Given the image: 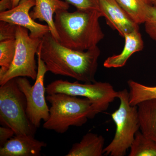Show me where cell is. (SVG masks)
<instances>
[{
	"mask_svg": "<svg viewBox=\"0 0 156 156\" xmlns=\"http://www.w3.org/2000/svg\"><path fill=\"white\" fill-rule=\"evenodd\" d=\"M26 98L18 87L16 78L0 87V122L11 128L15 135L34 136L37 128L27 114Z\"/></svg>",
	"mask_w": 156,
	"mask_h": 156,
	"instance_id": "cell-4",
	"label": "cell"
},
{
	"mask_svg": "<svg viewBox=\"0 0 156 156\" xmlns=\"http://www.w3.org/2000/svg\"><path fill=\"white\" fill-rule=\"evenodd\" d=\"M28 29L17 26L15 56L11 66L0 76V86L19 77L30 78L36 80L37 75V55L42 39L31 37Z\"/></svg>",
	"mask_w": 156,
	"mask_h": 156,
	"instance_id": "cell-6",
	"label": "cell"
},
{
	"mask_svg": "<svg viewBox=\"0 0 156 156\" xmlns=\"http://www.w3.org/2000/svg\"><path fill=\"white\" fill-rule=\"evenodd\" d=\"M146 33L156 42V8L151 6L146 20L144 22Z\"/></svg>",
	"mask_w": 156,
	"mask_h": 156,
	"instance_id": "cell-21",
	"label": "cell"
},
{
	"mask_svg": "<svg viewBox=\"0 0 156 156\" xmlns=\"http://www.w3.org/2000/svg\"><path fill=\"white\" fill-rule=\"evenodd\" d=\"M131 19L138 24L145 22L151 6V0H116Z\"/></svg>",
	"mask_w": 156,
	"mask_h": 156,
	"instance_id": "cell-16",
	"label": "cell"
},
{
	"mask_svg": "<svg viewBox=\"0 0 156 156\" xmlns=\"http://www.w3.org/2000/svg\"><path fill=\"white\" fill-rule=\"evenodd\" d=\"M129 156H156V143L138 131L130 147Z\"/></svg>",
	"mask_w": 156,
	"mask_h": 156,
	"instance_id": "cell-18",
	"label": "cell"
},
{
	"mask_svg": "<svg viewBox=\"0 0 156 156\" xmlns=\"http://www.w3.org/2000/svg\"><path fill=\"white\" fill-rule=\"evenodd\" d=\"M37 56V75L35 82L31 86L28 79L25 77L16 78L19 89L26 98L27 114L31 123L35 128H39L42 120L45 122L50 115L49 108L45 97L46 88L44 77L48 70L39 53Z\"/></svg>",
	"mask_w": 156,
	"mask_h": 156,
	"instance_id": "cell-8",
	"label": "cell"
},
{
	"mask_svg": "<svg viewBox=\"0 0 156 156\" xmlns=\"http://www.w3.org/2000/svg\"><path fill=\"white\" fill-rule=\"evenodd\" d=\"M35 5V0H20L16 7L0 12V20L27 29L31 37L42 39L50 32V29L48 25L38 23L31 17L30 10Z\"/></svg>",
	"mask_w": 156,
	"mask_h": 156,
	"instance_id": "cell-9",
	"label": "cell"
},
{
	"mask_svg": "<svg viewBox=\"0 0 156 156\" xmlns=\"http://www.w3.org/2000/svg\"><path fill=\"white\" fill-rule=\"evenodd\" d=\"M129 89V101L133 106L144 101L156 98V87H149L133 80L128 81Z\"/></svg>",
	"mask_w": 156,
	"mask_h": 156,
	"instance_id": "cell-17",
	"label": "cell"
},
{
	"mask_svg": "<svg viewBox=\"0 0 156 156\" xmlns=\"http://www.w3.org/2000/svg\"><path fill=\"white\" fill-rule=\"evenodd\" d=\"M20 0H1L0 12L12 9L19 4Z\"/></svg>",
	"mask_w": 156,
	"mask_h": 156,
	"instance_id": "cell-24",
	"label": "cell"
},
{
	"mask_svg": "<svg viewBox=\"0 0 156 156\" xmlns=\"http://www.w3.org/2000/svg\"><path fill=\"white\" fill-rule=\"evenodd\" d=\"M99 7L107 23L124 37L126 34L139 30L133 20L116 0H99Z\"/></svg>",
	"mask_w": 156,
	"mask_h": 156,
	"instance_id": "cell-10",
	"label": "cell"
},
{
	"mask_svg": "<svg viewBox=\"0 0 156 156\" xmlns=\"http://www.w3.org/2000/svg\"><path fill=\"white\" fill-rule=\"evenodd\" d=\"M102 17L101 12L98 10L57 11L54 23L58 42L64 47L78 51L95 48L105 36L99 22Z\"/></svg>",
	"mask_w": 156,
	"mask_h": 156,
	"instance_id": "cell-2",
	"label": "cell"
},
{
	"mask_svg": "<svg viewBox=\"0 0 156 156\" xmlns=\"http://www.w3.org/2000/svg\"><path fill=\"white\" fill-rule=\"evenodd\" d=\"M65 1L74 6L77 9L100 11L99 0H65Z\"/></svg>",
	"mask_w": 156,
	"mask_h": 156,
	"instance_id": "cell-22",
	"label": "cell"
},
{
	"mask_svg": "<svg viewBox=\"0 0 156 156\" xmlns=\"http://www.w3.org/2000/svg\"><path fill=\"white\" fill-rule=\"evenodd\" d=\"M46 99L51 104L50 115L43 128L64 134L71 126L80 127L97 115L91 101L65 93L48 95Z\"/></svg>",
	"mask_w": 156,
	"mask_h": 156,
	"instance_id": "cell-3",
	"label": "cell"
},
{
	"mask_svg": "<svg viewBox=\"0 0 156 156\" xmlns=\"http://www.w3.org/2000/svg\"><path fill=\"white\" fill-rule=\"evenodd\" d=\"M37 53L48 72L84 83L96 82L101 53L98 46L86 51L72 50L62 45L49 32L42 38Z\"/></svg>",
	"mask_w": 156,
	"mask_h": 156,
	"instance_id": "cell-1",
	"label": "cell"
},
{
	"mask_svg": "<svg viewBox=\"0 0 156 156\" xmlns=\"http://www.w3.org/2000/svg\"><path fill=\"white\" fill-rule=\"evenodd\" d=\"M47 145L32 135H15L0 147V156H40Z\"/></svg>",
	"mask_w": 156,
	"mask_h": 156,
	"instance_id": "cell-11",
	"label": "cell"
},
{
	"mask_svg": "<svg viewBox=\"0 0 156 156\" xmlns=\"http://www.w3.org/2000/svg\"><path fill=\"white\" fill-rule=\"evenodd\" d=\"M48 95L65 93L74 96H80L91 101L98 114L105 111L110 104L118 98V92L107 82H95L82 83L64 80L53 81L46 87Z\"/></svg>",
	"mask_w": 156,
	"mask_h": 156,
	"instance_id": "cell-7",
	"label": "cell"
},
{
	"mask_svg": "<svg viewBox=\"0 0 156 156\" xmlns=\"http://www.w3.org/2000/svg\"><path fill=\"white\" fill-rule=\"evenodd\" d=\"M118 98L119 106L111 115L115 124V133L111 142L105 147L106 156L126 155L140 128L137 107L130 104L129 92L126 89L119 91Z\"/></svg>",
	"mask_w": 156,
	"mask_h": 156,
	"instance_id": "cell-5",
	"label": "cell"
},
{
	"mask_svg": "<svg viewBox=\"0 0 156 156\" xmlns=\"http://www.w3.org/2000/svg\"><path fill=\"white\" fill-rule=\"evenodd\" d=\"M104 144L103 136L89 132L83 136L80 142L74 144L66 156H103Z\"/></svg>",
	"mask_w": 156,
	"mask_h": 156,
	"instance_id": "cell-14",
	"label": "cell"
},
{
	"mask_svg": "<svg viewBox=\"0 0 156 156\" xmlns=\"http://www.w3.org/2000/svg\"><path fill=\"white\" fill-rule=\"evenodd\" d=\"M152 5L156 8V0H151Z\"/></svg>",
	"mask_w": 156,
	"mask_h": 156,
	"instance_id": "cell-25",
	"label": "cell"
},
{
	"mask_svg": "<svg viewBox=\"0 0 156 156\" xmlns=\"http://www.w3.org/2000/svg\"><path fill=\"white\" fill-rule=\"evenodd\" d=\"M15 135L12 129L5 126L0 127V147H2L7 141Z\"/></svg>",
	"mask_w": 156,
	"mask_h": 156,
	"instance_id": "cell-23",
	"label": "cell"
},
{
	"mask_svg": "<svg viewBox=\"0 0 156 156\" xmlns=\"http://www.w3.org/2000/svg\"><path fill=\"white\" fill-rule=\"evenodd\" d=\"M125 43L122 51L120 54L109 56L104 62L106 68H117L125 66L128 59L134 53L143 50L144 42L139 30L126 34L124 37Z\"/></svg>",
	"mask_w": 156,
	"mask_h": 156,
	"instance_id": "cell-13",
	"label": "cell"
},
{
	"mask_svg": "<svg viewBox=\"0 0 156 156\" xmlns=\"http://www.w3.org/2000/svg\"><path fill=\"white\" fill-rule=\"evenodd\" d=\"M17 26L0 20V42L15 40Z\"/></svg>",
	"mask_w": 156,
	"mask_h": 156,
	"instance_id": "cell-20",
	"label": "cell"
},
{
	"mask_svg": "<svg viewBox=\"0 0 156 156\" xmlns=\"http://www.w3.org/2000/svg\"><path fill=\"white\" fill-rule=\"evenodd\" d=\"M16 48L15 40L0 42V76L11 66L15 56Z\"/></svg>",
	"mask_w": 156,
	"mask_h": 156,
	"instance_id": "cell-19",
	"label": "cell"
},
{
	"mask_svg": "<svg viewBox=\"0 0 156 156\" xmlns=\"http://www.w3.org/2000/svg\"><path fill=\"white\" fill-rule=\"evenodd\" d=\"M140 129L143 134L156 143V98L137 105Z\"/></svg>",
	"mask_w": 156,
	"mask_h": 156,
	"instance_id": "cell-15",
	"label": "cell"
},
{
	"mask_svg": "<svg viewBox=\"0 0 156 156\" xmlns=\"http://www.w3.org/2000/svg\"><path fill=\"white\" fill-rule=\"evenodd\" d=\"M69 8V4L66 1L35 0V5L30 12V15L34 20L37 19L46 22L50 29V34L58 41V35L54 23V16L57 11L68 10Z\"/></svg>",
	"mask_w": 156,
	"mask_h": 156,
	"instance_id": "cell-12",
	"label": "cell"
}]
</instances>
